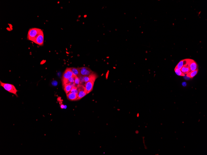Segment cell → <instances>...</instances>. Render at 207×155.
Segmentation results:
<instances>
[{
  "mask_svg": "<svg viewBox=\"0 0 207 155\" xmlns=\"http://www.w3.org/2000/svg\"><path fill=\"white\" fill-rule=\"evenodd\" d=\"M41 29L38 28H32L30 29L28 31L27 34V38L29 41L33 42L35 38L39 34Z\"/></svg>",
  "mask_w": 207,
  "mask_h": 155,
  "instance_id": "obj_1",
  "label": "cell"
},
{
  "mask_svg": "<svg viewBox=\"0 0 207 155\" xmlns=\"http://www.w3.org/2000/svg\"><path fill=\"white\" fill-rule=\"evenodd\" d=\"M0 86L3 87L4 88L9 92L14 94L17 97H18L17 92L18 90L14 85L9 83H6L0 82Z\"/></svg>",
  "mask_w": 207,
  "mask_h": 155,
  "instance_id": "obj_2",
  "label": "cell"
},
{
  "mask_svg": "<svg viewBox=\"0 0 207 155\" xmlns=\"http://www.w3.org/2000/svg\"><path fill=\"white\" fill-rule=\"evenodd\" d=\"M77 87L78 90V98L77 100H79L82 99L88 94L85 87L83 85H79Z\"/></svg>",
  "mask_w": 207,
  "mask_h": 155,
  "instance_id": "obj_3",
  "label": "cell"
},
{
  "mask_svg": "<svg viewBox=\"0 0 207 155\" xmlns=\"http://www.w3.org/2000/svg\"><path fill=\"white\" fill-rule=\"evenodd\" d=\"M79 68L80 76H88L95 73L89 68L87 67H83Z\"/></svg>",
  "mask_w": 207,
  "mask_h": 155,
  "instance_id": "obj_4",
  "label": "cell"
},
{
  "mask_svg": "<svg viewBox=\"0 0 207 155\" xmlns=\"http://www.w3.org/2000/svg\"><path fill=\"white\" fill-rule=\"evenodd\" d=\"M44 34L42 30L35 38L33 42L40 46H42L44 44Z\"/></svg>",
  "mask_w": 207,
  "mask_h": 155,
  "instance_id": "obj_5",
  "label": "cell"
},
{
  "mask_svg": "<svg viewBox=\"0 0 207 155\" xmlns=\"http://www.w3.org/2000/svg\"><path fill=\"white\" fill-rule=\"evenodd\" d=\"M97 76L93 78L89 81L85 83V87L87 92V94H89L93 90L94 82L96 80Z\"/></svg>",
  "mask_w": 207,
  "mask_h": 155,
  "instance_id": "obj_6",
  "label": "cell"
},
{
  "mask_svg": "<svg viewBox=\"0 0 207 155\" xmlns=\"http://www.w3.org/2000/svg\"><path fill=\"white\" fill-rule=\"evenodd\" d=\"M70 68H67L63 74L62 78V82L72 77L75 76Z\"/></svg>",
  "mask_w": 207,
  "mask_h": 155,
  "instance_id": "obj_7",
  "label": "cell"
},
{
  "mask_svg": "<svg viewBox=\"0 0 207 155\" xmlns=\"http://www.w3.org/2000/svg\"><path fill=\"white\" fill-rule=\"evenodd\" d=\"M187 65L189 68L190 71H194L198 69V65L193 60L187 59Z\"/></svg>",
  "mask_w": 207,
  "mask_h": 155,
  "instance_id": "obj_8",
  "label": "cell"
},
{
  "mask_svg": "<svg viewBox=\"0 0 207 155\" xmlns=\"http://www.w3.org/2000/svg\"><path fill=\"white\" fill-rule=\"evenodd\" d=\"M67 97L69 100L71 101H75L77 100L78 99V94L70 92L67 94Z\"/></svg>",
  "mask_w": 207,
  "mask_h": 155,
  "instance_id": "obj_9",
  "label": "cell"
},
{
  "mask_svg": "<svg viewBox=\"0 0 207 155\" xmlns=\"http://www.w3.org/2000/svg\"><path fill=\"white\" fill-rule=\"evenodd\" d=\"M187 59L182 60L178 63L175 67L178 69L180 70L183 67L184 65H187Z\"/></svg>",
  "mask_w": 207,
  "mask_h": 155,
  "instance_id": "obj_10",
  "label": "cell"
},
{
  "mask_svg": "<svg viewBox=\"0 0 207 155\" xmlns=\"http://www.w3.org/2000/svg\"><path fill=\"white\" fill-rule=\"evenodd\" d=\"M70 68L74 75L78 77L79 78L80 76L79 68L72 67L71 68Z\"/></svg>",
  "mask_w": 207,
  "mask_h": 155,
  "instance_id": "obj_11",
  "label": "cell"
},
{
  "mask_svg": "<svg viewBox=\"0 0 207 155\" xmlns=\"http://www.w3.org/2000/svg\"><path fill=\"white\" fill-rule=\"evenodd\" d=\"M63 86L64 88V91L65 92L66 95L70 92L73 87L71 84H66Z\"/></svg>",
  "mask_w": 207,
  "mask_h": 155,
  "instance_id": "obj_12",
  "label": "cell"
},
{
  "mask_svg": "<svg viewBox=\"0 0 207 155\" xmlns=\"http://www.w3.org/2000/svg\"><path fill=\"white\" fill-rule=\"evenodd\" d=\"M180 70L185 75L186 74H187L188 73H189L190 71L189 68V67L187 65H184V66L181 69H180Z\"/></svg>",
  "mask_w": 207,
  "mask_h": 155,
  "instance_id": "obj_13",
  "label": "cell"
},
{
  "mask_svg": "<svg viewBox=\"0 0 207 155\" xmlns=\"http://www.w3.org/2000/svg\"><path fill=\"white\" fill-rule=\"evenodd\" d=\"M76 76L72 77L66 80L65 82H62L63 85L66 84H71L73 83H75V77Z\"/></svg>",
  "mask_w": 207,
  "mask_h": 155,
  "instance_id": "obj_14",
  "label": "cell"
},
{
  "mask_svg": "<svg viewBox=\"0 0 207 155\" xmlns=\"http://www.w3.org/2000/svg\"><path fill=\"white\" fill-rule=\"evenodd\" d=\"M198 71V69H197L195 71H190L187 74V76L188 78H193L197 74Z\"/></svg>",
  "mask_w": 207,
  "mask_h": 155,
  "instance_id": "obj_15",
  "label": "cell"
},
{
  "mask_svg": "<svg viewBox=\"0 0 207 155\" xmlns=\"http://www.w3.org/2000/svg\"><path fill=\"white\" fill-rule=\"evenodd\" d=\"M174 71H175V73H176L177 75L181 76H185V74H183V73L181 72V71L180 70L178 69L176 67H175V69H174Z\"/></svg>",
  "mask_w": 207,
  "mask_h": 155,
  "instance_id": "obj_16",
  "label": "cell"
},
{
  "mask_svg": "<svg viewBox=\"0 0 207 155\" xmlns=\"http://www.w3.org/2000/svg\"><path fill=\"white\" fill-rule=\"evenodd\" d=\"M80 78L77 76H75V86H78V85H80Z\"/></svg>",
  "mask_w": 207,
  "mask_h": 155,
  "instance_id": "obj_17",
  "label": "cell"
},
{
  "mask_svg": "<svg viewBox=\"0 0 207 155\" xmlns=\"http://www.w3.org/2000/svg\"><path fill=\"white\" fill-rule=\"evenodd\" d=\"M71 92H73L76 93V94H78V90L77 87L75 86V87H73L72 88L71 90Z\"/></svg>",
  "mask_w": 207,
  "mask_h": 155,
  "instance_id": "obj_18",
  "label": "cell"
},
{
  "mask_svg": "<svg viewBox=\"0 0 207 155\" xmlns=\"http://www.w3.org/2000/svg\"><path fill=\"white\" fill-rule=\"evenodd\" d=\"M182 86H183V87H186L187 85V84L186 82H183L182 84Z\"/></svg>",
  "mask_w": 207,
  "mask_h": 155,
  "instance_id": "obj_19",
  "label": "cell"
}]
</instances>
